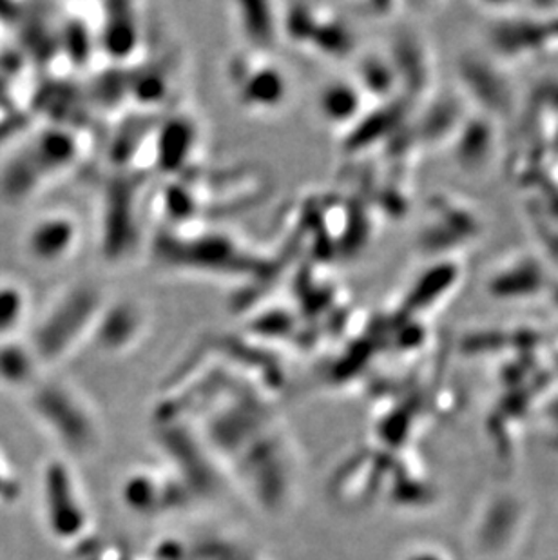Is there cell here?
<instances>
[{"label": "cell", "mask_w": 558, "mask_h": 560, "mask_svg": "<svg viewBox=\"0 0 558 560\" xmlns=\"http://www.w3.org/2000/svg\"><path fill=\"white\" fill-rule=\"evenodd\" d=\"M80 236L79 220L71 212L62 209L40 212L22 233V256L33 267L55 269L77 253Z\"/></svg>", "instance_id": "7a4b0ae2"}, {"label": "cell", "mask_w": 558, "mask_h": 560, "mask_svg": "<svg viewBox=\"0 0 558 560\" xmlns=\"http://www.w3.org/2000/svg\"><path fill=\"white\" fill-rule=\"evenodd\" d=\"M358 96L352 85L347 82H330L323 85V90L317 95V112L327 122H347L350 115L358 109Z\"/></svg>", "instance_id": "8992f818"}, {"label": "cell", "mask_w": 558, "mask_h": 560, "mask_svg": "<svg viewBox=\"0 0 558 560\" xmlns=\"http://www.w3.org/2000/svg\"><path fill=\"white\" fill-rule=\"evenodd\" d=\"M32 311V296L24 283L0 278V343L19 338Z\"/></svg>", "instance_id": "5b68a950"}, {"label": "cell", "mask_w": 558, "mask_h": 560, "mask_svg": "<svg viewBox=\"0 0 558 560\" xmlns=\"http://www.w3.org/2000/svg\"><path fill=\"white\" fill-rule=\"evenodd\" d=\"M231 79L237 101L251 109L270 112L281 106L287 96L283 71L267 60L242 59L232 63Z\"/></svg>", "instance_id": "3957f363"}, {"label": "cell", "mask_w": 558, "mask_h": 560, "mask_svg": "<svg viewBox=\"0 0 558 560\" xmlns=\"http://www.w3.org/2000/svg\"><path fill=\"white\" fill-rule=\"evenodd\" d=\"M74 159L77 142L69 132H37L0 164V203L22 206L68 170Z\"/></svg>", "instance_id": "6da1fadb"}, {"label": "cell", "mask_w": 558, "mask_h": 560, "mask_svg": "<svg viewBox=\"0 0 558 560\" xmlns=\"http://www.w3.org/2000/svg\"><path fill=\"white\" fill-rule=\"evenodd\" d=\"M16 479L4 455L0 454V504L15 498Z\"/></svg>", "instance_id": "52a82bcc"}, {"label": "cell", "mask_w": 558, "mask_h": 560, "mask_svg": "<svg viewBox=\"0 0 558 560\" xmlns=\"http://www.w3.org/2000/svg\"><path fill=\"white\" fill-rule=\"evenodd\" d=\"M43 365L26 339L13 338L0 343V386L5 390H32Z\"/></svg>", "instance_id": "277c9868"}]
</instances>
